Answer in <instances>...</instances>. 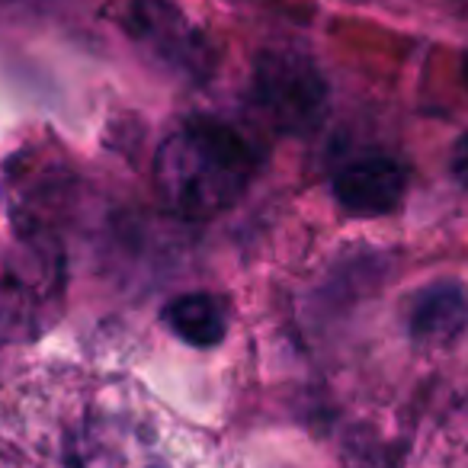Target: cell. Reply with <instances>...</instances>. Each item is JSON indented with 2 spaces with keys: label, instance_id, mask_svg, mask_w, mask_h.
<instances>
[{
  "label": "cell",
  "instance_id": "cell-9",
  "mask_svg": "<svg viewBox=\"0 0 468 468\" xmlns=\"http://www.w3.org/2000/svg\"><path fill=\"white\" fill-rule=\"evenodd\" d=\"M449 174L455 176L459 186L468 189V132L452 144V151H449Z\"/></svg>",
  "mask_w": 468,
  "mask_h": 468
},
{
  "label": "cell",
  "instance_id": "cell-3",
  "mask_svg": "<svg viewBox=\"0 0 468 468\" xmlns=\"http://www.w3.org/2000/svg\"><path fill=\"white\" fill-rule=\"evenodd\" d=\"M254 100L276 129L308 132L327 110V84L305 55L263 52L254 65Z\"/></svg>",
  "mask_w": 468,
  "mask_h": 468
},
{
  "label": "cell",
  "instance_id": "cell-10",
  "mask_svg": "<svg viewBox=\"0 0 468 468\" xmlns=\"http://www.w3.org/2000/svg\"><path fill=\"white\" fill-rule=\"evenodd\" d=\"M462 84H465V90H468V52H465V58H462Z\"/></svg>",
  "mask_w": 468,
  "mask_h": 468
},
{
  "label": "cell",
  "instance_id": "cell-7",
  "mask_svg": "<svg viewBox=\"0 0 468 468\" xmlns=\"http://www.w3.org/2000/svg\"><path fill=\"white\" fill-rule=\"evenodd\" d=\"M468 331V289L455 280L423 286L410 299L408 334L423 350H446Z\"/></svg>",
  "mask_w": 468,
  "mask_h": 468
},
{
  "label": "cell",
  "instance_id": "cell-4",
  "mask_svg": "<svg viewBox=\"0 0 468 468\" xmlns=\"http://www.w3.org/2000/svg\"><path fill=\"white\" fill-rule=\"evenodd\" d=\"M125 29L167 71L186 74L193 80L208 78L212 71L215 55L202 29H196L170 0H132Z\"/></svg>",
  "mask_w": 468,
  "mask_h": 468
},
{
  "label": "cell",
  "instance_id": "cell-5",
  "mask_svg": "<svg viewBox=\"0 0 468 468\" xmlns=\"http://www.w3.org/2000/svg\"><path fill=\"white\" fill-rule=\"evenodd\" d=\"M68 468H167L151 427L129 414H90L68 440Z\"/></svg>",
  "mask_w": 468,
  "mask_h": 468
},
{
  "label": "cell",
  "instance_id": "cell-6",
  "mask_svg": "<svg viewBox=\"0 0 468 468\" xmlns=\"http://www.w3.org/2000/svg\"><path fill=\"white\" fill-rule=\"evenodd\" d=\"M408 170L391 157H359L334 176V199L346 215L378 218L401 206Z\"/></svg>",
  "mask_w": 468,
  "mask_h": 468
},
{
  "label": "cell",
  "instance_id": "cell-8",
  "mask_svg": "<svg viewBox=\"0 0 468 468\" xmlns=\"http://www.w3.org/2000/svg\"><path fill=\"white\" fill-rule=\"evenodd\" d=\"M164 324L176 340L196 350H208L228 337V302L212 292L176 295L164 308Z\"/></svg>",
  "mask_w": 468,
  "mask_h": 468
},
{
  "label": "cell",
  "instance_id": "cell-2",
  "mask_svg": "<svg viewBox=\"0 0 468 468\" xmlns=\"http://www.w3.org/2000/svg\"><path fill=\"white\" fill-rule=\"evenodd\" d=\"M68 257L58 234L33 215H0V344H33L58 324Z\"/></svg>",
  "mask_w": 468,
  "mask_h": 468
},
{
  "label": "cell",
  "instance_id": "cell-1",
  "mask_svg": "<svg viewBox=\"0 0 468 468\" xmlns=\"http://www.w3.org/2000/svg\"><path fill=\"white\" fill-rule=\"evenodd\" d=\"M254 151L231 125L193 116L161 142L151 174L170 212L206 221L241 202L254 183Z\"/></svg>",
  "mask_w": 468,
  "mask_h": 468
}]
</instances>
